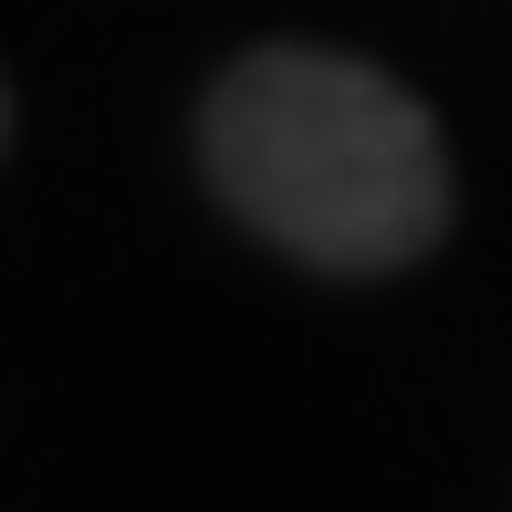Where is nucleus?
<instances>
[{"label":"nucleus","mask_w":512,"mask_h":512,"mask_svg":"<svg viewBox=\"0 0 512 512\" xmlns=\"http://www.w3.org/2000/svg\"><path fill=\"white\" fill-rule=\"evenodd\" d=\"M199 168L241 230L314 272H408L450 230V157L387 63L272 42L199 105Z\"/></svg>","instance_id":"f257e3e1"},{"label":"nucleus","mask_w":512,"mask_h":512,"mask_svg":"<svg viewBox=\"0 0 512 512\" xmlns=\"http://www.w3.org/2000/svg\"><path fill=\"white\" fill-rule=\"evenodd\" d=\"M0 147H11V84H0Z\"/></svg>","instance_id":"f03ea898"}]
</instances>
